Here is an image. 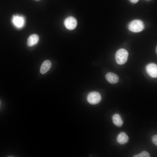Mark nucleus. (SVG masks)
<instances>
[{
    "instance_id": "nucleus-1",
    "label": "nucleus",
    "mask_w": 157,
    "mask_h": 157,
    "mask_svg": "<svg viewBox=\"0 0 157 157\" xmlns=\"http://www.w3.org/2000/svg\"><path fill=\"white\" fill-rule=\"evenodd\" d=\"M129 53L127 51L124 49H120L116 52L115 59L117 63L119 65H123L127 61Z\"/></svg>"
},
{
    "instance_id": "nucleus-2",
    "label": "nucleus",
    "mask_w": 157,
    "mask_h": 157,
    "mask_svg": "<svg viewBox=\"0 0 157 157\" xmlns=\"http://www.w3.org/2000/svg\"><path fill=\"white\" fill-rule=\"evenodd\" d=\"M128 28L131 32L137 33L142 31L144 28L143 22L139 19L134 20L131 22L129 24Z\"/></svg>"
},
{
    "instance_id": "nucleus-3",
    "label": "nucleus",
    "mask_w": 157,
    "mask_h": 157,
    "mask_svg": "<svg viewBox=\"0 0 157 157\" xmlns=\"http://www.w3.org/2000/svg\"><path fill=\"white\" fill-rule=\"evenodd\" d=\"M101 96L98 92L94 91L90 93L87 97L88 102L92 104L98 103L101 100Z\"/></svg>"
},
{
    "instance_id": "nucleus-4",
    "label": "nucleus",
    "mask_w": 157,
    "mask_h": 157,
    "mask_svg": "<svg viewBox=\"0 0 157 157\" xmlns=\"http://www.w3.org/2000/svg\"><path fill=\"white\" fill-rule=\"evenodd\" d=\"M77 24V20L74 17L70 16L66 18L64 21V24L66 28L69 30H73L76 27Z\"/></svg>"
},
{
    "instance_id": "nucleus-5",
    "label": "nucleus",
    "mask_w": 157,
    "mask_h": 157,
    "mask_svg": "<svg viewBox=\"0 0 157 157\" xmlns=\"http://www.w3.org/2000/svg\"><path fill=\"white\" fill-rule=\"evenodd\" d=\"M146 70L148 74L151 77H157V66L154 63L148 64L146 67Z\"/></svg>"
},
{
    "instance_id": "nucleus-6",
    "label": "nucleus",
    "mask_w": 157,
    "mask_h": 157,
    "mask_svg": "<svg viewBox=\"0 0 157 157\" xmlns=\"http://www.w3.org/2000/svg\"><path fill=\"white\" fill-rule=\"evenodd\" d=\"M12 22L15 26L17 28L22 27L24 24V17L18 15H14L12 18Z\"/></svg>"
},
{
    "instance_id": "nucleus-7",
    "label": "nucleus",
    "mask_w": 157,
    "mask_h": 157,
    "mask_svg": "<svg viewBox=\"0 0 157 157\" xmlns=\"http://www.w3.org/2000/svg\"><path fill=\"white\" fill-rule=\"evenodd\" d=\"M105 77L108 81L111 84H115L119 81L118 76L112 72L108 73L106 74Z\"/></svg>"
},
{
    "instance_id": "nucleus-8",
    "label": "nucleus",
    "mask_w": 157,
    "mask_h": 157,
    "mask_svg": "<svg viewBox=\"0 0 157 157\" xmlns=\"http://www.w3.org/2000/svg\"><path fill=\"white\" fill-rule=\"evenodd\" d=\"M51 65V63L50 60H45L43 62L41 66L40 72L42 74H45L50 69Z\"/></svg>"
},
{
    "instance_id": "nucleus-9",
    "label": "nucleus",
    "mask_w": 157,
    "mask_h": 157,
    "mask_svg": "<svg viewBox=\"0 0 157 157\" xmlns=\"http://www.w3.org/2000/svg\"><path fill=\"white\" fill-rule=\"evenodd\" d=\"M39 40V36L36 34H33L30 35L27 40V44L29 47L33 46L36 44Z\"/></svg>"
},
{
    "instance_id": "nucleus-10",
    "label": "nucleus",
    "mask_w": 157,
    "mask_h": 157,
    "mask_svg": "<svg viewBox=\"0 0 157 157\" xmlns=\"http://www.w3.org/2000/svg\"><path fill=\"white\" fill-rule=\"evenodd\" d=\"M129 137L124 132H122L119 133L117 137V141L119 144H124L128 141Z\"/></svg>"
},
{
    "instance_id": "nucleus-11",
    "label": "nucleus",
    "mask_w": 157,
    "mask_h": 157,
    "mask_svg": "<svg viewBox=\"0 0 157 157\" xmlns=\"http://www.w3.org/2000/svg\"><path fill=\"white\" fill-rule=\"evenodd\" d=\"M112 119L113 123L116 126L121 127L123 124V121L119 115L115 114L112 117Z\"/></svg>"
},
{
    "instance_id": "nucleus-12",
    "label": "nucleus",
    "mask_w": 157,
    "mask_h": 157,
    "mask_svg": "<svg viewBox=\"0 0 157 157\" xmlns=\"http://www.w3.org/2000/svg\"><path fill=\"white\" fill-rule=\"evenodd\" d=\"M134 157H149L150 155L147 152L144 151L140 153L134 155Z\"/></svg>"
},
{
    "instance_id": "nucleus-13",
    "label": "nucleus",
    "mask_w": 157,
    "mask_h": 157,
    "mask_svg": "<svg viewBox=\"0 0 157 157\" xmlns=\"http://www.w3.org/2000/svg\"><path fill=\"white\" fill-rule=\"evenodd\" d=\"M152 140L153 143L156 145H157V135H155L153 136L152 138Z\"/></svg>"
},
{
    "instance_id": "nucleus-14",
    "label": "nucleus",
    "mask_w": 157,
    "mask_h": 157,
    "mask_svg": "<svg viewBox=\"0 0 157 157\" xmlns=\"http://www.w3.org/2000/svg\"><path fill=\"white\" fill-rule=\"evenodd\" d=\"M132 3H137L139 0H129Z\"/></svg>"
},
{
    "instance_id": "nucleus-15",
    "label": "nucleus",
    "mask_w": 157,
    "mask_h": 157,
    "mask_svg": "<svg viewBox=\"0 0 157 157\" xmlns=\"http://www.w3.org/2000/svg\"><path fill=\"white\" fill-rule=\"evenodd\" d=\"M35 0V1H40L41 0Z\"/></svg>"
},
{
    "instance_id": "nucleus-16",
    "label": "nucleus",
    "mask_w": 157,
    "mask_h": 157,
    "mask_svg": "<svg viewBox=\"0 0 157 157\" xmlns=\"http://www.w3.org/2000/svg\"><path fill=\"white\" fill-rule=\"evenodd\" d=\"M156 52L157 53V47H156Z\"/></svg>"
},
{
    "instance_id": "nucleus-17",
    "label": "nucleus",
    "mask_w": 157,
    "mask_h": 157,
    "mask_svg": "<svg viewBox=\"0 0 157 157\" xmlns=\"http://www.w3.org/2000/svg\"><path fill=\"white\" fill-rule=\"evenodd\" d=\"M0 105H1V101H0Z\"/></svg>"
},
{
    "instance_id": "nucleus-18",
    "label": "nucleus",
    "mask_w": 157,
    "mask_h": 157,
    "mask_svg": "<svg viewBox=\"0 0 157 157\" xmlns=\"http://www.w3.org/2000/svg\"></svg>"
}]
</instances>
